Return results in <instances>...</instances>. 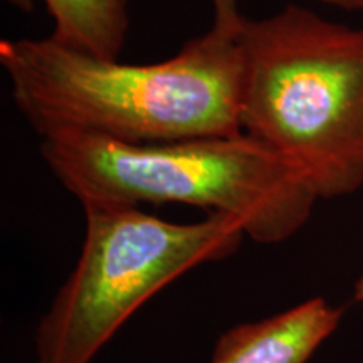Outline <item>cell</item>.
Returning a JSON list of instances; mask_svg holds the SVG:
<instances>
[{"label":"cell","instance_id":"cell-1","mask_svg":"<svg viewBox=\"0 0 363 363\" xmlns=\"http://www.w3.org/2000/svg\"><path fill=\"white\" fill-rule=\"evenodd\" d=\"M238 38L211 29L152 65H121L51 35L4 39L0 65L17 110L40 138L71 133L167 143L242 131Z\"/></svg>","mask_w":363,"mask_h":363},{"label":"cell","instance_id":"cell-2","mask_svg":"<svg viewBox=\"0 0 363 363\" xmlns=\"http://www.w3.org/2000/svg\"><path fill=\"white\" fill-rule=\"evenodd\" d=\"M239 121L318 201L363 187V29L288 6L246 19Z\"/></svg>","mask_w":363,"mask_h":363},{"label":"cell","instance_id":"cell-3","mask_svg":"<svg viewBox=\"0 0 363 363\" xmlns=\"http://www.w3.org/2000/svg\"><path fill=\"white\" fill-rule=\"evenodd\" d=\"M40 155L81 206L182 203L233 217L267 246L299 233L318 202L283 157L242 131L145 145L67 133L43 138Z\"/></svg>","mask_w":363,"mask_h":363},{"label":"cell","instance_id":"cell-4","mask_svg":"<svg viewBox=\"0 0 363 363\" xmlns=\"http://www.w3.org/2000/svg\"><path fill=\"white\" fill-rule=\"evenodd\" d=\"M84 208L78 261L34 333V363H93L148 299L195 267L238 252L246 233L219 214L189 224L140 207Z\"/></svg>","mask_w":363,"mask_h":363},{"label":"cell","instance_id":"cell-5","mask_svg":"<svg viewBox=\"0 0 363 363\" xmlns=\"http://www.w3.org/2000/svg\"><path fill=\"white\" fill-rule=\"evenodd\" d=\"M343 315L342 306L316 296L264 320L235 325L217 338L211 363H308Z\"/></svg>","mask_w":363,"mask_h":363},{"label":"cell","instance_id":"cell-6","mask_svg":"<svg viewBox=\"0 0 363 363\" xmlns=\"http://www.w3.org/2000/svg\"><path fill=\"white\" fill-rule=\"evenodd\" d=\"M30 11L35 0H9ZM51 16V38L103 59H118L130 29L131 0H39Z\"/></svg>","mask_w":363,"mask_h":363},{"label":"cell","instance_id":"cell-7","mask_svg":"<svg viewBox=\"0 0 363 363\" xmlns=\"http://www.w3.org/2000/svg\"><path fill=\"white\" fill-rule=\"evenodd\" d=\"M214 11L212 30L227 38H238L242 27L244 16H240L238 0H211Z\"/></svg>","mask_w":363,"mask_h":363},{"label":"cell","instance_id":"cell-8","mask_svg":"<svg viewBox=\"0 0 363 363\" xmlns=\"http://www.w3.org/2000/svg\"><path fill=\"white\" fill-rule=\"evenodd\" d=\"M320 4L328 7H337L343 9V11H363V0H318Z\"/></svg>","mask_w":363,"mask_h":363},{"label":"cell","instance_id":"cell-9","mask_svg":"<svg viewBox=\"0 0 363 363\" xmlns=\"http://www.w3.org/2000/svg\"><path fill=\"white\" fill-rule=\"evenodd\" d=\"M353 299L363 306V271H362V274L358 276V279L355 283V289H353Z\"/></svg>","mask_w":363,"mask_h":363}]
</instances>
